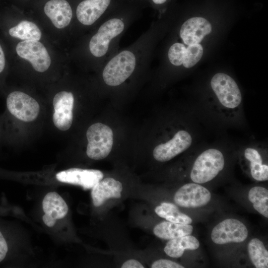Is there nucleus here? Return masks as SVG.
<instances>
[{"instance_id": "0eeeda50", "label": "nucleus", "mask_w": 268, "mask_h": 268, "mask_svg": "<svg viewBox=\"0 0 268 268\" xmlns=\"http://www.w3.org/2000/svg\"><path fill=\"white\" fill-rule=\"evenodd\" d=\"M248 234V230L243 223L236 219L228 218L213 228L211 238L214 243L221 245L242 242L247 238Z\"/></svg>"}, {"instance_id": "20e7f679", "label": "nucleus", "mask_w": 268, "mask_h": 268, "mask_svg": "<svg viewBox=\"0 0 268 268\" xmlns=\"http://www.w3.org/2000/svg\"><path fill=\"white\" fill-rule=\"evenodd\" d=\"M210 84L220 103L224 107L234 109L242 101L241 91L235 81L224 73L215 74Z\"/></svg>"}, {"instance_id": "aec40b11", "label": "nucleus", "mask_w": 268, "mask_h": 268, "mask_svg": "<svg viewBox=\"0 0 268 268\" xmlns=\"http://www.w3.org/2000/svg\"><path fill=\"white\" fill-rule=\"evenodd\" d=\"M245 158L250 164L251 173L252 177L259 181L268 179V166L262 164V158L259 152L255 149L247 148L244 152Z\"/></svg>"}, {"instance_id": "6ab92c4d", "label": "nucleus", "mask_w": 268, "mask_h": 268, "mask_svg": "<svg viewBox=\"0 0 268 268\" xmlns=\"http://www.w3.org/2000/svg\"><path fill=\"white\" fill-rule=\"evenodd\" d=\"M45 213L51 215L55 219L65 217L68 212V206L64 199L56 192L48 193L42 202Z\"/></svg>"}, {"instance_id": "7c9ffc66", "label": "nucleus", "mask_w": 268, "mask_h": 268, "mask_svg": "<svg viewBox=\"0 0 268 268\" xmlns=\"http://www.w3.org/2000/svg\"><path fill=\"white\" fill-rule=\"evenodd\" d=\"M5 66V57L2 49L0 45V73L2 71Z\"/></svg>"}, {"instance_id": "a211bd4d", "label": "nucleus", "mask_w": 268, "mask_h": 268, "mask_svg": "<svg viewBox=\"0 0 268 268\" xmlns=\"http://www.w3.org/2000/svg\"><path fill=\"white\" fill-rule=\"evenodd\" d=\"M200 246L198 240L190 235L170 239L164 247L165 253L172 258L181 257L185 250H195Z\"/></svg>"}, {"instance_id": "4468645a", "label": "nucleus", "mask_w": 268, "mask_h": 268, "mask_svg": "<svg viewBox=\"0 0 268 268\" xmlns=\"http://www.w3.org/2000/svg\"><path fill=\"white\" fill-rule=\"evenodd\" d=\"M44 12L54 25L58 29L67 26L70 23L72 12L66 0H50L44 6Z\"/></svg>"}, {"instance_id": "9b49d317", "label": "nucleus", "mask_w": 268, "mask_h": 268, "mask_svg": "<svg viewBox=\"0 0 268 268\" xmlns=\"http://www.w3.org/2000/svg\"><path fill=\"white\" fill-rule=\"evenodd\" d=\"M211 199L210 192L197 183H188L182 186L175 193V202L185 207H198L206 204Z\"/></svg>"}, {"instance_id": "cd10ccee", "label": "nucleus", "mask_w": 268, "mask_h": 268, "mask_svg": "<svg viewBox=\"0 0 268 268\" xmlns=\"http://www.w3.org/2000/svg\"><path fill=\"white\" fill-rule=\"evenodd\" d=\"M8 251V247L6 241L0 231V262L5 258Z\"/></svg>"}, {"instance_id": "c756f323", "label": "nucleus", "mask_w": 268, "mask_h": 268, "mask_svg": "<svg viewBox=\"0 0 268 268\" xmlns=\"http://www.w3.org/2000/svg\"><path fill=\"white\" fill-rule=\"evenodd\" d=\"M44 223L49 227L53 226L56 222V219L51 215L45 213L42 217Z\"/></svg>"}, {"instance_id": "f03ea898", "label": "nucleus", "mask_w": 268, "mask_h": 268, "mask_svg": "<svg viewBox=\"0 0 268 268\" xmlns=\"http://www.w3.org/2000/svg\"><path fill=\"white\" fill-rule=\"evenodd\" d=\"M86 154L90 158L102 159L110 153L113 144V133L109 126L101 123L91 125L86 132Z\"/></svg>"}, {"instance_id": "9d476101", "label": "nucleus", "mask_w": 268, "mask_h": 268, "mask_svg": "<svg viewBox=\"0 0 268 268\" xmlns=\"http://www.w3.org/2000/svg\"><path fill=\"white\" fill-rule=\"evenodd\" d=\"M54 112L53 121L60 130H68L72 123L74 97L72 93L63 91L57 93L53 99Z\"/></svg>"}, {"instance_id": "5701e85b", "label": "nucleus", "mask_w": 268, "mask_h": 268, "mask_svg": "<svg viewBox=\"0 0 268 268\" xmlns=\"http://www.w3.org/2000/svg\"><path fill=\"white\" fill-rule=\"evenodd\" d=\"M248 251L250 259L256 268H268V252L260 240L252 239L248 244Z\"/></svg>"}, {"instance_id": "f3484780", "label": "nucleus", "mask_w": 268, "mask_h": 268, "mask_svg": "<svg viewBox=\"0 0 268 268\" xmlns=\"http://www.w3.org/2000/svg\"><path fill=\"white\" fill-rule=\"evenodd\" d=\"M193 227L190 224H184L170 221H163L156 225L153 233L157 237L166 240L184 236L192 234Z\"/></svg>"}, {"instance_id": "423d86ee", "label": "nucleus", "mask_w": 268, "mask_h": 268, "mask_svg": "<svg viewBox=\"0 0 268 268\" xmlns=\"http://www.w3.org/2000/svg\"><path fill=\"white\" fill-rule=\"evenodd\" d=\"M124 24L118 18H112L104 23L91 38L89 49L96 57L104 56L107 52L110 41L124 30Z\"/></svg>"}, {"instance_id": "b1692460", "label": "nucleus", "mask_w": 268, "mask_h": 268, "mask_svg": "<svg viewBox=\"0 0 268 268\" xmlns=\"http://www.w3.org/2000/svg\"><path fill=\"white\" fill-rule=\"evenodd\" d=\"M248 199L258 212L268 217V191L267 189L260 186L252 188L249 192Z\"/></svg>"}, {"instance_id": "6e6552de", "label": "nucleus", "mask_w": 268, "mask_h": 268, "mask_svg": "<svg viewBox=\"0 0 268 268\" xmlns=\"http://www.w3.org/2000/svg\"><path fill=\"white\" fill-rule=\"evenodd\" d=\"M17 55L29 61L37 71L43 72L51 65V58L45 46L38 41L19 42L16 47Z\"/></svg>"}, {"instance_id": "2f4dec72", "label": "nucleus", "mask_w": 268, "mask_h": 268, "mask_svg": "<svg viewBox=\"0 0 268 268\" xmlns=\"http://www.w3.org/2000/svg\"><path fill=\"white\" fill-rule=\"evenodd\" d=\"M152 1L156 4H162L164 3L166 0H152Z\"/></svg>"}, {"instance_id": "bb28decb", "label": "nucleus", "mask_w": 268, "mask_h": 268, "mask_svg": "<svg viewBox=\"0 0 268 268\" xmlns=\"http://www.w3.org/2000/svg\"><path fill=\"white\" fill-rule=\"evenodd\" d=\"M152 268H184V267L173 261L165 260L160 259L155 261L152 264Z\"/></svg>"}, {"instance_id": "f257e3e1", "label": "nucleus", "mask_w": 268, "mask_h": 268, "mask_svg": "<svg viewBox=\"0 0 268 268\" xmlns=\"http://www.w3.org/2000/svg\"><path fill=\"white\" fill-rule=\"evenodd\" d=\"M224 164V156L220 150L215 148L205 150L196 159L190 178L197 184L209 182L223 170Z\"/></svg>"}, {"instance_id": "a878e982", "label": "nucleus", "mask_w": 268, "mask_h": 268, "mask_svg": "<svg viewBox=\"0 0 268 268\" xmlns=\"http://www.w3.org/2000/svg\"><path fill=\"white\" fill-rule=\"evenodd\" d=\"M186 49L184 45L179 43H176L170 47L168 55L172 64L176 66L183 64Z\"/></svg>"}, {"instance_id": "39448f33", "label": "nucleus", "mask_w": 268, "mask_h": 268, "mask_svg": "<svg viewBox=\"0 0 268 268\" xmlns=\"http://www.w3.org/2000/svg\"><path fill=\"white\" fill-rule=\"evenodd\" d=\"M6 105L12 115L24 122L35 120L40 111L38 103L32 97L20 91L10 93L6 99Z\"/></svg>"}, {"instance_id": "4be33fe9", "label": "nucleus", "mask_w": 268, "mask_h": 268, "mask_svg": "<svg viewBox=\"0 0 268 268\" xmlns=\"http://www.w3.org/2000/svg\"><path fill=\"white\" fill-rule=\"evenodd\" d=\"M155 213L168 221L184 224H190L192 219L180 212L176 205L169 202H162L155 208Z\"/></svg>"}, {"instance_id": "ddd939ff", "label": "nucleus", "mask_w": 268, "mask_h": 268, "mask_svg": "<svg viewBox=\"0 0 268 268\" xmlns=\"http://www.w3.org/2000/svg\"><path fill=\"white\" fill-rule=\"evenodd\" d=\"M211 30V25L208 20L202 17H195L183 24L180 35L184 43L190 45L200 43Z\"/></svg>"}, {"instance_id": "1a4fd4ad", "label": "nucleus", "mask_w": 268, "mask_h": 268, "mask_svg": "<svg viewBox=\"0 0 268 268\" xmlns=\"http://www.w3.org/2000/svg\"><path fill=\"white\" fill-rule=\"evenodd\" d=\"M192 142L191 134L186 131L180 130L170 140L157 145L153 151V157L160 162L169 161L187 150Z\"/></svg>"}, {"instance_id": "2eb2a0df", "label": "nucleus", "mask_w": 268, "mask_h": 268, "mask_svg": "<svg viewBox=\"0 0 268 268\" xmlns=\"http://www.w3.org/2000/svg\"><path fill=\"white\" fill-rule=\"evenodd\" d=\"M91 197L94 206L101 205L110 198H120L123 186L121 183L112 178H106L97 183L92 188Z\"/></svg>"}, {"instance_id": "dca6fc26", "label": "nucleus", "mask_w": 268, "mask_h": 268, "mask_svg": "<svg viewBox=\"0 0 268 268\" xmlns=\"http://www.w3.org/2000/svg\"><path fill=\"white\" fill-rule=\"evenodd\" d=\"M111 0H84L76 8V16L85 25H92L106 10Z\"/></svg>"}, {"instance_id": "c85d7f7f", "label": "nucleus", "mask_w": 268, "mask_h": 268, "mask_svg": "<svg viewBox=\"0 0 268 268\" xmlns=\"http://www.w3.org/2000/svg\"><path fill=\"white\" fill-rule=\"evenodd\" d=\"M122 268H144V267L138 261L130 259L125 262L122 266Z\"/></svg>"}, {"instance_id": "393cba45", "label": "nucleus", "mask_w": 268, "mask_h": 268, "mask_svg": "<svg viewBox=\"0 0 268 268\" xmlns=\"http://www.w3.org/2000/svg\"><path fill=\"white\" fill-rule=\"evenodd\" d=\"M203 48L200 43L188 45L186 49L183 65L186 68L194 66L201 58Z\"/></svg>"}, {"instance_id": "f8f14e48", "label": "nucleus", "mask_w": 268, "mask_h": 268, "mask_svg": "<svg viewBox=\"0 0 268 268\" xmlns=\"http://www.w3.org/2000/svg\"><path fill=\"white\" fill-rule=\"evenodd\" d=\"M103 173L99 170L73 168L61 171L56 174L60 182L79 185L84 190L92 189L103 178Z\"/></svg>"}, {"instance_id": "7ed1b4c3", "label": "nucleus", "mask_w": 268, "mask_h": 268, "mask_svg": "<svg viewBox=\"0 0 268 268\" xmlns=\"http://www.w3.org/2000/svg\"><path fill=\"white\" fill-rule=\"evenodd\" d=\"M135 58L129 51H123L113 58L105 66L102 73L105 82L117 86L124 82L133 73Z\"/></svg>"}, {"instance_id": "412c9836", "label": "nucleus", "mask_w": 268, "mask_h": 268, "mask_svg": "<svg viewBox=\"0 0 268 268\" xmlns=\"http://www.w3.org/2000/svg\"><path fill=\"white\" fill-rule=\"evenodd\" d=\"M9 34L23 41H39L41 37V32L38 27L33 22L23 20L16 26L9 30Z\"/></svg>"}]
</instances>
